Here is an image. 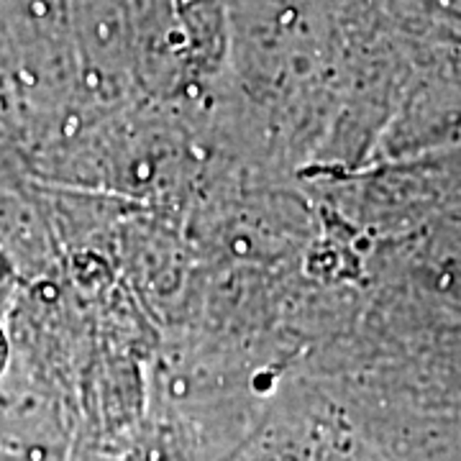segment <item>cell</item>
Masks as SVG:
<instances>
[{
    "label": "cell",
    "instance_id": "6da1fadb",
    "mask_svg": "<svg viewBox=\"0 0 461 461\" xmlns=\"http://www.w3.org/2000/svg\"><path fill=\"white\" fill-rule=\"evenodd\" d=\"M5 364H8V339H5V333L0 329V375L5 369Z\"/></svg>",
    "mask_w": 461,
    "mask_h": 461
}]
</instances>
